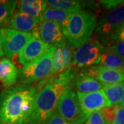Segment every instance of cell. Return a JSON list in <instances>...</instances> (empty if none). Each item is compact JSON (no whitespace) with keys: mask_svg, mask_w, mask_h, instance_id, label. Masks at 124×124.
Returning <instances> with one entry per match:
<instances>
[{"mask_svg":"<svg viewBox=\"0 0 124 124\" xmlns=\"http://www.w3.org/2000/svg\"><path fill=\"white\" fill-rule=\"evenodd\" d=\"M102 90L111 106L119 105L124 93V81L114 84L103 85Z\"/></svg>","mask_w":124,"mask_h":124,"instance_id":"d6986e66","label":"cell"},{"mask_svg":"<svg viewBox=\"0 0 124 124\" xmlns=\"http://www.w3.org/2000/svg\"><path fill=\"white\" fill-rule=\"evenodd\" d=\"M80 104L85 112L90 115L93 112L99 111L104 107L111 106L103 90L90 93H77Z\"/></svg>","mask_w":124,"mask_h":124,"instance_id":"30bf717a","label":"cell"},{"mask_svg":"<svg viewBox=\"0 0 124 124\" xmlns=\"http://www.w3.org/2000/svg\"><path fill=\"white\" fill-rule=\"evenodd\" d=\"M18 4L19 11L39 19L41 22L42 13L48 8L44 0H22Z\"/></svg>","mask_w":124,"mask_h":124,"instance_id":"ac0fdd59","label":"cell"},{"mask_svg":"<svg viewBox=\"0 0 124 124\" xmlns=\"http://www.w3.org/2000/svg\"><path fill=\"white\" fill-rule=\"evenodd\" d=\"M105 39L124 42V22L122 24H121L119 26L117 27L107 38L100 40V41H103Z\"/></svg>","mask_w":124,"mask_h":124,"instance_id":"cb8c5ba5","label":"cell"},{"mask_svg":"<svg viewBox=\"0 0 124 124\" xmlns=\"http://www.w3.org/2000/svg\"><path fill=\"white\" fill-rule=\"evenodd\" d=\"M32 34L46 44L54 46L66 42L60 24L52 21L40 22L32 32Z\"/></svg>","mask_w":124,"mask_h":124,"instance_id":"9c48e42d","label":"cell"},{"mask_svg":"<svg viewBox=\"0 0 124 124\" xmlns=\"http://www.w3.org/2000/svg\"><path fill=\"white\" fill-rule=\"evenodd\" d=\"M97 23L95 14L90 10L82 9L71 14L61 27L68 44L78 48L92 37Z\"/></svg>","mask_w":124,"mask_h":124,"instance_id":"3957f363","label":"cell"},{"mask_svg":"<svg viewBox=\"0 0 124 124\" xmlns=\"http://www.w3.org/2000/svg\"><path fill=\"white\" fill-rule=\"evenodd\" d=\"M44 124H72L63 119L55 110L53 114L49 117Z\"/></svg>","mask_w":124,"mask_h":124,"instance_id":"4316f807","label":"cell"},{"mask_svg":"<svg viewBox=\"0 0 124 124\" xmlns=\"http://www.w3.org/2000/svg\"><path fill=\"white\" fill-rule=\"evenodd\" d=\"M17 1H0V26H6L13 16Z\"/></svg>","mask_w":124,"mask_h":124,"instance_id":"7402d4cb","label":"cell"},{"mask_svg":"<svg viewBox=\"0 0 124 124\" xmlns=\"http://www.w3.org/2000/svg\"><path fill=\"white\" fill-rule=\"evenodd\" d=\"M19 69L8 58L0 61V82L5 87H11L18 80Z\"/></svg>","mask_w":124,"mask_h":124,"instance_id":"2e32d148","label":"cell"},{"mask_svg":"<svg viewBox=\"0 0 124 124\" xmlns=\"http://www.w3.org/2000/svg\"><path fill=\"white\" fill-rule=\"evenodd\" d=\"M0 32L4 54L8 58L18 55L32 37V32H20L8 28H1Z\"/></svg>","mask_w":124,"mask_h":124,"instance_id":"52a82bcc","label":"cell"},{"mask_svg":"<svg viewBox=\"0 0 124 124\" xmlns=\"http://www.w3.org/2000/svg\"><path fill=\"white\" fill-rule=\"evenodd\" d=\"M72 48L67 42L55 46L53 57L50 77L65 70L72 65Z\"/></svg>","mask_w":124,"mask_h":124,"instance_id":"4fadbf2b","label":"cell"},{"mask_svg":"<svg viewBox=\"0 0 124 124\" xmlns=\"http://www.w3.org/2000/svg\"><path fill=\"white\" fill-rule=\"evenodd\" d=\"M70 86L58 75L49 78L37 92L33 110L28 124H44L56 110L62 94Z\"/></svg>","mask_w":124,"mask_h":124,"instance_id":"7a4b0ae2","label":"cell"},{"mask_svg":"<svg viewBox=\"0 0 124 124\" xmlns=\"http://www.w3.org/2000/svg\"><path fill=\"white\" fill-rule=\"evenodd\" d=\"M119 105L121 106L122 107V108H124V94H123V96H122V97H121V101H120Z\"/></svg>","mask_w":124,"mask_h":124,"instance_id":"f546056e","label":"cell"},{"mask_svg":"<svg viewBox=\"0 0 124 124\" xmlns=\"http://www.w3.org/2000/svg\"><path fill=\"white\" fill-rule=\"evenodd\" d=\"M37 92L24 84L4 90L0 94V124H28Z\"/></svg>","mask_w":124,"mask_h":124,"instance_id":"6da1fadb","label":"cell"},{"mask_svg":"<svg viewBox=\"0 0 124 124\" xmlns=\"http://www.w3.org/2000/svg\"><path fill=\"white\" fill-rule=\"evenodd\" d=\"M55 46L50 45L44 53L35 61L19 69L18 81L29 85L50 77Z\"/></svg>","mask_w":124,"mask_h":124,"instance_id":"277c9868","label":"cell"},{"mask_svg":"<svg viewBox=\"0 0 124 124\" xmlns=\"http://www.w3.org/2000/svg\"><path fill=\"white\" fill-rule=\"evenodd\" d=\"M105 49L112 52L119 57L124 59V42L105 39L100 41Z\"/></svg>","mask_w":124,"mask_h":124,"instance_id":"603a6c76","label":"cell"},{"mask_svg":"<svg viewBox=\"0 0 124 124\" xmlns=\"http://www.w3.org/2000/svg\"><path fill=\"white\" fill-rule=\"evenodd\" d=\"M72 87H74L77 93H90L101 90L103 84L94 78L90 77L84 68L77 73Z\"/></svg>","mask_w":124,"mask_h":124,"instance_id":"5bb4252c","label":"cell"},{"mask_svg":"<svg viewBox=\"0 0 124 124\" xmlns=\"http://www.w3.org/2000/svg\"><path fill=\"white\" fill-rule=\"evenodd\" d=\"M71 14L67 11L48 7L41 14V22L43 21H52L62 26Z\"/></svg>","mask_w":124,"mask_h":124,"instance_id":"44dd1931","label":"cell"},{"mask_svg":"<svg viewBox=\"0 0 124 124\" xmlns=\"http://www.w3.org/2000/svg\"><path fill=\"white\" fill-rule=\"evenodd\" d=\"M85 124H106L99 111L93 112L85 121Z\"/></svg>","mask_w":124,"mask_h":124,"instance_id":"d4e9b609","label":"cell"},{"mask_svg":"<svg viewBox=\"0 0 124 124\" xmlns=\"http://www.w3.org/2000/svg\"><path fill=\"white\" fill-rule=\"evenodd\" d=\"M124 0H102L99 1V4L108 10L113 9L124 2Z\"/></svg>","mask_w":124,"mask_h":124,"instance_id":"83f0119b","label":"cell"},{"mask_svg":"<svg viewBox=\"0 0 124 124\" xmlns=\"http://www.w3.org/2000/svg\"><path fill=\"white\" fill-rule=\"evenodd\" d=\"M99 63L102 66L109 69L124 70V59L107 49H104L102 53Z\"/></svg>","mask_w":124,"mask_h":124,"instance_id":"ffe728a7","label":"cell"},{"mask_svg":"<svg viewBox=\"0 0 124 124\" xmlns=\"http://www.w3.org/2000/svg\"><path fill=\"white\" fill-rule=\"evenodd\" d=\"M4 51H3V46H2V39H1V35L0 32V57H1L4 55Z\"/></svg>","mask_w":124,"mask_h":124,"instance_id":"f1b7e54d","label":"cell"},{"mask_svg":"<svg viewBox=\"0 0 124 124\" xmlns=\"http://www.w3.org/2000/svg\"><path fill=\"white\" fill-rule=\"evenodd\" d=\"M111 124H124V108L120 105L115 106V112Z\"/></svg>","mask_w":124,"mask_h":124,"instance_id":"484cf974","label":"cell"},{"mask_svg":"<svg viewBox=\"0 0 124 124\" xmlns=\"http://www.w3.org/2000/svg\"><path fill=\"white\" fill-rule=\"evenodd\" d=\"M40 22H41L39 19L18 11L13 15V16L9 19L8 22L6 24V28L20 32H32Z\"/></svg>","mask_w":124,"mask_h":124,"instance_id":"9a60e30c","label":"cell"},{"mask_svg":"<svg viewBox=\"0 0 124 124\" xmlns=\"http://www.w3.org/2000/svg\"><path fill=\"white\" fill-rule=\"evenodd\" d=\"M49 46L39 38L32 36L18 54L19 62L23 66H26L41 56L46 51Z\"/></svg>","mask_w":124,"mask_h":124,"instance_id":"7c38bea8","label":"cell"},{"mask_svg":"<svg viewBox=\"0 0 124 124\" xmlns=\"http://www.w3.org/2000/svg\"><path fill=\"white\" fill-rule=\"evenodd\" d=\"M90 77L94 78L103 85L114 84L124 81V70L109 69L101 65L93 66L85 69Z\"/></svg>","mask_w":124,"mask_h":124,"instance_id":"8fae6325","label":"cell"},{"mask_svg":"<svg viewBox=\"0 0 124 124\" xmlns=\"http://www.w3.org/2000/svg\"><path fill=\"white\" fill-rule=\"evenodd\" d=\"M56 111L63 119L72 124H84L89 117L82 109L77 93L70 86L60 97Z\"/></svg>","mask_w":124,"mask_h":124,"instance_id":"5b68a950","label":"cell"},{"mask_svg":"<svg viewBox=\"0 0 124 124\" xmlns=\"http://www.w3.org/2000/svg\"><path fill=\"white\" fill-rule=\"evenodd\" d=\"M104 49V46L97 37L92 36L88 41L73 53L72 64L77 68H85L98 64L100 63Z\"/></svg>","mask_w":124,"mask_h":124,"instance_id":"8992f818","label":"cell"},{"mask_svg":"<svg viewBox=\"0 0 124 124\" xmlns=\"http://www.w3.org/2000/svg\"><path fill=\"white\" fill-rule=\"evenodd\" d=\"M48 7L67 11L71 13L77 12L88 6L92 8L93 1H84L77 0H46Z\"/></svg>","mask_w":124,"mask_h":124,"instance_id":"e0dca14e","label":"cell"},{"mask_svg":"<svg viewBox=\"0 0 124 124\" xmlns=\"http://www.w3.org/2000/svg\"><path fill=\"white\" fill-rule=\"evenodd\" d=\"M124 22V1L116 8L108 10L99 19L95 34L99 40L107 38L117 27Z\"/></svg>","mask_w":124,"mask_h":124,"instance_id":"ba28073f","label":"cell"}]
</instances>
